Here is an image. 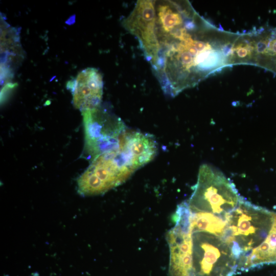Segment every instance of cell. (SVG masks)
Segmentation results:
<instances>
[{"label":"cell","instance_id":"4","mask_svg":"<svg viewBox=\"0 0 276 276\" xmlns=\"http://www.w3.org/2000/svg\"><path fill=\"white\" fill-rule=\"evenodd\" d=\"M135 171L119 148L93 159L77 179V190L83 196L102 194L127 180Z\"/></svg>","mask_w":276,"mask_h":276},{"label":"cell","instance_id":"5","mask_svg":"<svg viewBox=\"0 0 276 276\" xmlns=\"http://www.w3.org/2000/svg\"><path fill=\"white\" fill-rule=\"evenodd\" d=\"M82 114L85 150L91 160L118 148L120 139L127 130L121 118L101 105Z\"/></svg>","mask_w":276,"mask_h":276},{"label":"cell","instance_id":"3","mask_svg":"<svg viewBox=\"0 0 276 276\" xmlns=\"http://www.w3.org/2000/svg\"><path fill=\"white\" fill-rule=\"evenodd\" d=\"M241 198L222 172L204 164L200 167L197 183L187 202L191 209L222 214L233 211Z\"/></svg>","mask_w":276,"mask_h":276},{"label":"cell","instance_id":"2","mask_svg":"<svg viewBox=\"0 0 276 276\" xmlns=\"http://www.w3.org/2000/svg\"><path fill=\"white\" fill-rule=\"evenodd\" d=\"M222 235L195 228L189 223L186 236L175 250L191 260L188 276H231L237 267L229 245Z\"/></svg>","mask_w":276,"mask_h":276},{"label":"cell","instance_id":"9","mask_svg":"<svg viewBox=\"0 0 276 276\" xmlns=\"http://www.w3.org/2000/svg\"><path fill=\"white\" fill-rule=\"evenodd\" d=\"M267 41L260 40L257 44V51L259 53H264L267 50Z\"/></svg>","mask_w":276,"mask_h":276},{"label":"cell","instance_id":"6","mask_svg":"<svg viewBox=\"0 0 276 276\" xmlns=\"http://www.w3.org/2000/svg\"><path fill=\"white\" fill-rule=\"evenodd\" d=\"M155 1H137L130 14L123 20L125 29L137 39L147 59L153 49Z\"/></svg>","mask_w":276,"mask_h":276},{"label":"cell","instance_id":"11","mask_svg":"<svg viewBox=\"0 0 276 276\" xmlns=\"http://www.w3.org/2000/svg\"><path fill=\"white\" fill-rule=\"evenodd\" d=\"M31 276H39V275L37 273H35L32 274Z\"/></svg>","mask_w":276,"mask_h":276},{"label":"cell","instance_id":"8","mask_svg":"<svg viewBox=\"0 0 276 276\" xmlns=\"http://www.w3.org/2000/svg\"><path fill=\"white\" fill-rule=\"evenodd\" d=\"M118 148L135 171L151 162L158 150L153 135L128 129L122 136Z\"/></svg>","mask_w":276,"mask_h":276},{"label":"cell","instance_id":"7","mask_svg":"<svg viewBox=\"0 0 276 276\" xmlns=\"http://www.w3.org/2000/svg\"><path fill=\"white\" fill-rule=\"evenodd\" d=\"M68 87L73 96L74 106L84 112L101 105L103 81L100 72L89 67L80 72Z\"/></svg>","mask_w":276,"mask_h":276},{"label":"cell","instance_id":"10","mask_svg":"<svg viewBox=\"0 0 276 276\" xmlns=\"http://www.w3.org/2000/svg\"><path fill=\"white\" fill-rule=\"evenodd\" d=\"M235 50H236L237 56L240 58H245L249 54L248 52V50L246 47H237Z\"/></svg>","mask_w":276,"mask_h":276},{"label":"cell","instance_id":"1","mask_svg":"<svg viewBox=\"0 0 276 276\" xmlns=\"http://www.w3.org/2000/svg\"><path fill=\"white\" fill-rule=\"evenodd\" d=\"M274 214L243 197L231 212L222 238L231 248L239 268L254 266L257 252L272 226Z\"/></svg>","mask_w":276,"mask_h":276}]
</instances>
